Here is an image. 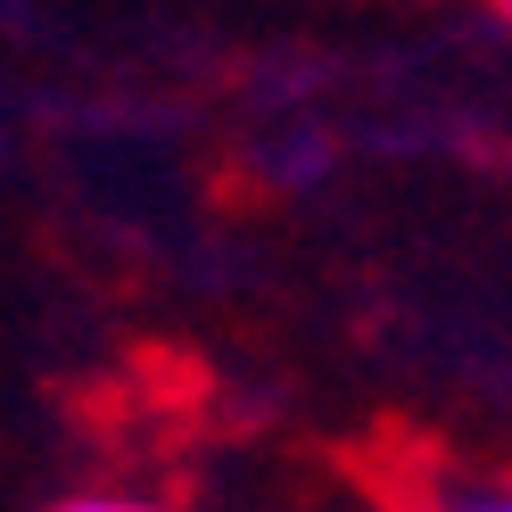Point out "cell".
<instances>
[{"instance_id":"7a4b0ae2","label":"cell","mask_w":512,"mask_h":512,"mask_svg":"<svg viewBox=\"0 0 512 512\" xmlns=\"http://www.w3.org/2000/svg\"><path fill=\"white\" fill-rule=\"evenodd\" d=\"M455 512H512V496H479V504H455Z\"/></svg>"},{"instance_id":"6da1fadb","label":"cell","mask_w":512,"mask_h":512,"mask_svg":"<svg viewBox=\"0 0 512 512\" xmlns=\"http://www.w3.org/2000/svg\"><path fill=\"white\" fill-rule=\"evenodd\" d=\"M50 512H166V504H141V496H67Z\"/></svg>"},{"instance_id":"3957f363","label":"cell","mask_w":512,"mask_h":512,"mask_svg":"<svg viewBox=\"0 0 512 512\" xmlns=\"http://www.w3.org/2000/svg\"><path fill=\"white\" fill-rule=\"evenodd\" d=\"M504 17H512V0H504Z\"/></svg>"}]
</instances>
